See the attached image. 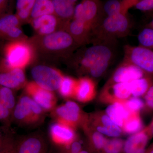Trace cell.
Segmentation results:
<instances>
[{
  "label": "cell",
  "instance_id": "obj_1",
  "mask_svg": "<svg viewBox=\"0 0 153 153\" xmlns=\"http://www.w3.org/2000/svg\"><path fill=\"white\" fill-rule=\"evenodd\" d=\"M36 56L48 61H55L69 57L79 46L64 30L47 35H36L28 38Z\"/></svg>",
  "mask_w": 153,
  "mask_h": 153
},
{
  "label": "cell",
  "instance_id": "obj_2",
  "mask_svg": "<svg viewBox=\"0 0 153 153\" xmlns=\"http://www.w3.org/2000/svg\"><path fill=\"white\" fill-rule=\"evenodd\" d=\"M112 56L110 47L104 44H95L85 49L78 65L80 69L88 71L93 77H100L109 66Z\"/></svg>",
  "mask_w": 153,
  "mask_h": 153
},
{
  "label": "cell",
  "instance_id": "obj_3",
  "mask_svg": "<svg viewBox=\"0 0 153 153\" xmlns=\"http://www.w3.org/2000/svg\"><path fill=\"white\" fill-rule=\"evenodd\" d=\"M28 39L7 41L4 44L2 48L3 58L10 68L25 70L26 67L36 60L35 50Z\"/></svg>",
  "mask_w": 153,
  "mask_h": 153
},
{
  "label": "cell",
  "instance_id": "obj_4",
  "mask_svg": "<svg viewBox=\"0 0 153 153\" xmlns=\"http://www.w3.org/2000/svg\"><path fill=\"white\" fill-rule=\"evenodd\" d=\"M45 111L27 94L22 95L13 112L12 121L24 126H36L42 123Z\"/></svg>",
  "mask_w": 153,
  "mask_h": 153
},
{
  "label": "cell",
  "instance_id": "obj_5",
  "mask_svg": "<svg viewBox=\"0 0 153 153\" xmlns=\"http://www.w3.org/2000/svg\"><path fill=\"white\" fill-rule=\"evenodd\" d=\"M31 74L33 82L37 85L52 92L59 89L64 77L56 68L44 63L34 65L31 68Z\"/></svg>",
  "mask_w": 153,
  "mask_h": 153
},
{
  "label": "cell",
  "instance_id": "obj_6",
  "mask_svg": "<svg viewBox=\"0 0 153 153\" xmlns=\"http://www.w3.org/2000/svg\"><path fill=\"white\" fill-rule=\"evenodd\" d=\"M28 38L15 14L7 13L0 18V39L14 41L27 40Z\"/></svg>",
  "mask_w": 153,
  "mask_h": 153
},
{
  "label": "cell",
  "instance_id": "obj_7",
  "mask_svg": "<svg viewBox=\"0 0 153 153\" xmlns=\"http://www.w3.org/2000/svg\"><path fill=\"white\" fill-rule=\"evenodd\" d=\"M27 82L24 69L10 68L0 57V85L17 90L25 87Z\"/></svg>",
  "mask_w": 153,
  "mask_h": 153
},
{
  "label": "cell",
  "instance_id": "obj_8",
  "mask_svg": "<svg viewBox=\"0 0 153 153\" xmlns=\"http://www.w3.org/2000/svg\"><path fill=\"white\" fill-rule=\"evenodd\" d=\"M49 145L44 134L36 132L17 142L16 153H49Z\"/></svg>",
  "mask_w": 153,
  "mask_h": 153
},
{
  "label": "cell",
  "instance_id": "obj_9",
  "mask_svg": "<svg viewBox=\"0 0 153 153\" xmlns=\"http://www.w3.org/2000/svg\"><path fill=\"white\" fill-rule=\"evenodd\" d=\"M25 88L26 94L45 112L52 111L55 108L57 99L54 92L42 88L33 81L27 82Z\"/></svg>",
  "mask_w": 153,
  "mask_h": 153
},
{
  "label": "cell",
  "instance_id": "obj_10",
  "mask_svg": "<svg viewBox=\"0 0 153 153\" xmlns=\"http://www.w3.org/2000/svg\"><path fill=\"white\" fill-rule=\"evenodd\" d=\"M53 117L57 122L74 128L81 119L80 109L78 105L73 101L66 102L65 104L55 107L52 111Z\"/></svg>",
  "mask_w": 153,
  "mask_h": 153
},
{
  "label": "cell",
  "instance_id": "obj_11",
  "mask_svg": "<svg viewBox=\"0 0 153 153\" xmlns=\"http://www.w3.org/2000/svg\"><path fill=\"white\" fill-rule=\"evenodd\" d=\"M29 23L38 36H47L61 30L65 25L54 14L31 19Z\"/></svg>",
  "mask_w": 153,
  "mask_h": 153
},
{
  "label": "cell",
  "instance_id": "obj_12",
  "mask_svg": "<svg viewBox=\"0 0 153 153\" xmlns=\"http://www.w3.org/2000/svg\"><path fill=\"white\" fill-rule=\"evenodd\" d=\"M129 26L126 14L120 13L107 16L102 22V28L110 36H121L128 32Z\"/></svg>",
  "mask_w": 153,
  "mask_h": 153
},
{
  "label": "cell",
  "instance_id": "obj_13",
  "mask_svg": "<svg viewBox=\"0 0 153 153\" xmlns=\"http://www.w3.org/2000/svg\"><path fill=\"white\" fill-rule=\"evenodd\" d=\"M49 133L53 142L66 147L70 146L76 138L74 128L60 123H55L51 126Z\"/></svg>",
  "mask_w": 153,
  "mask_h": 153
},
{
  "label": "cell",
  "instance_id": "obj_14",
  "mask_svg": "<svg viewBox=\"0 0 153 153\" xmlns=\"http://www.w3.org/2000/svg\"><path fill=\"white\" fill-rule=\"evenodd\" d=\"M131 64L139 67L143 71L149 73L153 71V52L142 47L132 48L129 53Z\"/></svg>",
  "mask_w": 153,
  "mask_h": 153
},
{
  "label": "cell",
  "instance_id": "obj_15",
  "mask_svg": "<svg viewBox=\"0 0 153 153\" xmlns=\"http://www.w3.org/2000/svg\"><path fill=\"white\" fill-rule=\"evenodd\" d=\"M63 30L67 31L79 45L87 41L91 29L83 22L72 19L66 23Z\"/></svg>",
  "mask_w": 153,
  "mask_h": 153
},
{
  "label": "cell",
  "instance_id": "obj_16",
  "mask_svg": "<svg viewBox=\"0 0 153 153\" xmlns=\"http://www.w3.org/2000/svg\"><path fill=\"white\" fill-rule=\"evenodd\" d=\"M143 75V71L131 63L119 67L115 71L113 79L116 83L130 82L142 78Z\"/></svg>",
  "mask_w": 153,
  "mask_h": 153
},
{
  "label": "cell",
  "instance_id": "obj_17",
  "mask_svg": "<svg viewBox=\"0 0 153 153\" xmlns=\"http://www.w3.org/2000/svg\"><path fill=\"white\" fill-rule=\"evenodd\" d=\"M52 2L54 7V15L64 25L73 19L76 1L52 0Z\"/></svg>",
  "mask_w": 153,
  "mask_h": 153
},
{
  "label": "cell",
  "instance_id": "obj_18",
  "mask_svg": "<svg viewBox=\"0 0 153 153\" xmlns=\"http://www.w3.org/2000/svg\"><path fill=\"white\" fill-rule=\"evenodd\" d=\"M107 115L116 125L122 128L126 121L132 114L126 108L123 102H115L106 109Z\"/></svg>",
  "mask_w": 153,
  "mask_h": 153
},
{
  "label": "cell",
  "instance_id": "obj_19",
  "mask_svg": "<svg viewBox=\"0 0 153 153\" xmlns=\"http://www.w3.org/2000/svg\"><path fill=\"white\" fill-rule=\"evenodd\" d=\"M82 17L81 22L92 29L95 26L97 20L99 6L94 1L85 0L81 2Z\"/></svg>",
  "mask_w": 153,
  "mask_h": 153
},
{
  "label": "cell",
  "instance_id": "obj_20",
  "mask_svg": "<svg viewBox=\"0 0 153 153\" xmlns=\"http://www.w3.org/2000/svg\"><path fill=\"white\" fill-rule=\"evenodd\" d=\"M94 88L90 79L82 78L77 81L74 97L81 102L89 101L94 97Z\"/></svg>",
  "mask_w": 153,
  "mask_h": 153
},
{
  "label": "cell",
  "instance_id": "obj_21",
  "mask_svg": "<svg viewBox=\"0 0 153 153\" xmlns=\"http://www.w3.org/2000/svg\"><path fill=\"white\" fill-rule=\"evenodd\" d=\"M148 141V135L144 131L134 134L124 143L123 152V153H135L140 149L145 148Z\"/></svg>",
  "mask_w": 153,
  "mask_h": 153
},
{
  "label": "cell",
  "instance_id": "obj_22",
  "mask_svg": "<svg viewBox=\"0 0 153 153\" xmlns=\"http://www.w3.org/2000/svg\"><path fill=\"white\" fill-rule=\"evenodd\" d=\"M100 124H97L96 128L98 132L109 137H118L120 135L122 130L113 122L107 115H102L99 120Z\"/></svg>",
  "mask_w": 153,
  "mask_h": 153
},
{
  "label": "cell",
  "instance_id": "obj_23",
  "mask_svg": "<svg viewBox=\"0 0 153 153\" xmlns=\"http://www.w3.org/2000/svg\"><path fill=\"white\" fill-rule=\"evenodd\" d=\"M136 2L134 1H120L109 0L105 3L103 10L107 16L115 14H126L128 9L132 5H134Z\"/></svg>",
  "mask_w": 153,
  "mask_h": 153
},
{
  "label": "cell",
  "instance_id": "obj_24",
  "mask_svg": "<svg viewBox=\"0 0 153 153\" xmlns=\"http://www.w3.org/2000/svg\"><path fill=\"white\" fill-rule=\"evenodd\" d=\"M36 0H18L17 1L15 14L22 25L29 23L31 12Z\"/></svg>",
  "mask_w": 153,
  "mask_h": 153
},
{
  "label": "cell",
  "instance_id": "obj_25",
  "mask_svg": "<svg viewBox=\"0 0 153 153\" xmlns=\"http://www.w3.org/2000/svg\"><path fill=\"white\" fill-rule=\"evenodd\" d=\"M54 14V7L52 1L36 0L31 12V20L45 15Z\"/></svg>",
  "mask_w": 153,
  "mask_h": 153
},
{
  "label": "cell",
  "instance_id": "obj_26",
  "mask_svg": "<svg viewBox=\"0 0 153 153\" xmlns=\"http://www.w3.org/2000/svg\"><path fill=\"white\" fill-rule=\"evenodd\" d=\"M77 82L71 77L64 76L58 89L60 95L65 98L74 97Z\"/></svg>",
  "mask_w": 153,
  "mask_h": 153
},
{
  "label": "cell",
  "instance_id": "obj_27",
  "mask_svg": "<svg viewBox=\"0 0 153 153\" xmlns=\"http://www.w3.org/2000/svg\"><path fill=\"white\" fill-rule=\"evenodd\" d=\"M142 127V122L137 113H133L126 121L122 128L126 133L132 134L139 132Z\"/></svg>",
  "mask_w": 153,
  "mask_h": 153
},
{
  "label": "cell",
  "instance_id": "obj_28",
  "mask_svg": "<svg viewBox=\"0 0 153 153\" xmlns=\"http://www.w3.org/2000/svg\"><path fill=\"white\" fill-rule=\"evenodd\" d=\"M112 93L117 101L127 99L131 95L130 82H119L113 85Z\"/></svg>",
  "mask_w": 153,
  "mask_h": 153
},
{
  "label": "cell",
  "instance_id": "obj_29",
  "mask_svg": "<svg viewBox=\"0 0 153 153\" xmlns=\"http://www.w3.org/2000/svg\"><path fill=\"white\" fill-rule=\"evenodd\" d=\"M0 102L13 112L16 105L13 90L0 85Z\"/></svg>",
  "mask_w": 153,
  "mask_h": 153
},
{
  "label": "cell",
  "instance_id": "obj_30",
  "mask_svg": "<svg viewBox=\"0 0 153 153\" xmlns=\"http://www.w3.org/2000/svg\"><path fill=\"white\" fill-rule=\"evenodd\" d=\"M131 94L138 97L143 95L149 88V82L145 78L135 79L130 82Z\"/></svg>",
  "mask_w": 153,
  "mask_h": 153
},
{
  "label": "cell",
  "instance_id": "obj_31",
  "mask_svg": "<svg viewBox=\"0 0 153 153\" xmlns=\"http://www.w3.org/2000/svg\"><path fill=\"white\" fill-rule=\"evenodd\" d=\"M124 143L120 139L107 140L102 149L103 153H122L123 152Z\"/></svg>",
  "mask_w": 153,
  "mask_h": 153
},
{
  "label": "cell",
  "instance_id": "obj_32",
  "mask_svg": "<svg viewBox=\"0 0 153 153\" xmlns=\"http://www.w3.org/2000/svg\"><path fill=\"white\" fill-rule=\"evenodd\" d=\"M138 40L145 48H151L153 46V30L152 28L144 29L139 34Z\"/></svg>",
  "mask_w": 153,
  "mask_h": 153
},
{
  "label": "cell",
  "instance_id": "obj_33",
  "mask_svg": "<svg viewBox=\"0 0 153 153\" xmlns=\"http://www.w3.org/2000/svg\"><path fill=\"white\" fill-rule=\"evenodd\" d=\"M123 103L126 108L131 113H137L144 105L143 100L137 97H132Z\"/></svg>",
  "mask_w": 153,
  "mask_h": 153
},
{
  "label": "cell",
  "instance_id": "obj_34",
  "mask_svg": "<svg viewBox=\"0 0 153 153\" xmlns=\"http://www.w3.org/2000/svg\"><path fill=\"white\" fill-rule=\"evenodd\" d=\"M13 112L0 102V123L3 127L8 128L12 122Z\"/></svg>",
  "mask_w": 153,
  "mask_h": 153
},
{
  "label": "cell",
  "instance_id": "obj_35",
  "mask_svg": "<svg viewBox=\"0 0 153 153\" xmlns=\"http://www.w3.org/2000/svg\"><path fill=\"white\" fill-rule=\"evenodd\" d=\"M92 140L94 149L98 151L102 150L107 141L104 136L98 132H95L93 134Z\"/></svg>",
  "mask_w": 153,
  "mask_h": 153
},
{
  "label": "cell",
  "instance_id": "obj_36",
  "mask_svg": "<svg viewBox=\"0 0 153 153\" xmlns=\"http://www.w3.org/2000/svg\"><path fill=\"white\" fill-rule=\"evenodd\" d=\"M16 144L13 137L9 133L5 144L0 153H16Z\"/></svg>",
  "mask_w": 153,
  "mask_h": 153
},
{
  "label": "cell",
  "instance_id": "obj_37",
  "mask_svg": "<svg viewBox=\"0 0 153 153\" xmlns=\"http://www.w3.org/2000/svg\"><path fill=\"white\" fill-rule=\"evenodd\" d=\"M136 8L141 11H149L153 8V0H142L136 2L134 4Z\"/></svg>",
  "mask_w": 153,
  "mask_h": 153
},
{
  "label": "cell",
  "instance_id": "obj_38",
  "mask_svg": "<svg viewBox=\"0 0 153 153\" xmlns=\"http://www.w3.org/2000/svg\"><path fill=\"white\" fill-rule=\"evenodd\" d=\"M7 128L3 127L0 128V152L3 149L5 144L7 137L9 133L8 132Z\"/></svg>",
  "mask_w": 153,
  "mask_h": 153
},
{
  "label": "cell",
  "instance_id": "obj_39",
  "mask_svg": "<svg viewBox=\"0 0 153 153\" xmlns=\"http://www.w3.org/2000/svg\"><path fill=\"white\" fill-rule=\"evenodd\" d=\"M145 99H146V104L149 107L152 108L153 106V88L151 86L148 89L147 91L146 92Z\"/></svg>",
  "mask_w": 153,
  "mask_h": 153
},
{
  "label": "cell",
  "instance_id": "obj_40",
  "mask_svg": "<svg viewBox=\"0 0 153 153\" xmlns=\"http://www.w3.org/2000/svg\"><path fill=\"white\" fill-rule=\"evenodd\" d=\"M10 1L7 0H0V18L7 13Z\"/></svg>",
  "mask_w": 153,
  "mask_h": 153
},
{
  "label": "cell",
  "instance_id": "obj_41",
  "mask_svg": "<svg viewBox=\"0 0 153 153\" xmlns=\"http://www.w3.org/2000/svg\"><path fill=\"white\" fill-rule=\"evenodd\" d=\"M71 146V153H79L81 150V145L78 142H74Z\"/></svg>",
  "mask_w": 153,
  "mask_h": 153
},
{
  "label": "cell",
  "instance_id": "obj_42",
  "mask_svg": "<svg viewBox=\"0 0 153 153\" xmlns=\"http://www.w3.org/2000/svg\"><path fill=\"white\" fill-rule=\"evenodd\" d=\"M79 153H88L87 152L85 151H81Z\"/></svg>",
  "mask_w": 153,
  "mask_h": 153
}]
</instances>
